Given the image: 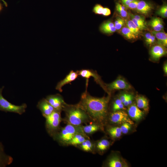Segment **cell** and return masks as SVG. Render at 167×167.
<instances>
[{"instance_id": "cell-13", "label": "cell", "mask_w": 167, "mask_h": 167, "mask_svg": "<svg viewBox=\"0 0 167 167\" xmlns=\"http://www.w3.org/2000/svg\"><path fill=\"white\" fill-rule=\"evenodd\" d=\"M78 75L77 71L75 72L73 71H71L63 79L58 83L56 87V89L59 92H62V87L65 85L75 80L77 78Z\"/></svg>"}, {"instance_id": "cell-22", "label": "cell", "mask_w": 167, "mask_h": 167, "mask_svg": "<svg viewBox=\"0 0 167 167\" xmlns=\"http://www.w3.org/2000/svg\"><path fill=\"white\" fill-rule=\"evenodd\" d=\"M126 27L128 28L134 34L139 37L141 34V31L131 19L125 20Z\"/></svg>"}, {"instance_id": "cell-15", "label": "cell", "mask_w": 167, "mask_h": 167, "mask_svg": "<svg viewBox=\"0 0 167 167\" xmlns=\"http://www.w3.org/2000/svg\"><path fill=\"white\" fill-rule=\"evenodd\" d=\"M13 161V158L5 153L4 146L0 142V167H6L11 164Z\"/></svg>"}, {"instance_id": "cell-3", "label": "cell", "mask_w": 167, "mask_h": 167, "mask_svg": "<svg viewBox=\"0 0 167 167\" xmlns=\"http://www.w3.org/2000/svg\"><path fill=\"white\" fill-rule=\"evenodd\" d=\"M85 134L80 126H76L68 124L62 128L54 136V138L62 144H67L77 134Z\"/></svg>"}, {"instance_id": "cell-35", "label": "cell", "mask_w": 167, "mask_h": 167, "mask_svg": "<svg viewBox=\"0 0 167 167\" xmlns=\"http://www.w3.org/2000/svg\"><path fill=\"white\" fill-rule=\"evenodd\" d=\"M129 16L132 17L137 20L147 24L144 16L141 15H134L131 13H128Z\"/></svg>"}, {"instance_id": "cell-19", "label": "cell", "mask_w": 167, "mask_h": 167, "mask_svg": "<svg viewBox=\"0 0 167 167\" xmlns=\"http://www.w3.org/2000/svg\"><path fill=\"white\" fill-rule=\"evenodd\" d=\"M151 32L157 39L158 44L165 47L167 46V34L163 31L156 32L152 31Z\"/></svg>"}, {"instance_id": "cell-2", "label": "cell", "mask_w": 167, "mask_h": 167, "mask_svg": "<svg viewBox=\"0 0 167 167\" xmlns=\"http://www.w3.org/2000/svg\"><path fill=\"white\" fill-rule=\"evenodd\" d=\"M63 110L65 111L66 119L68 124L80 126L90 119L86 112L77 105H69L67 104Z\"/></svg>"}, {"instance_id": "cell-12", "label": "cell", "mask_w": 167, "mask_h": 167, "mask_svg": "<svg viewBox=\"0 0 167 167\" xmlns=\"http://www.w3.org/2000/svg\"><path fill=\"white\" fill-rule=\"evenodd\" d=\"M37 107L41 111L44 117L49 115L55 110L45 98L42 99L38 102Z\"/></svg>"}, {"instance_id": "cell-21", "label": "cell", "mask_w": 167, "mask_h": 167, "mask_svg": "<svg viewBox=\"0 0 167 167\" xmlns=\"http://www.w3.org/2000/svg\"><path fill=\"white\" fill-rule=\"evenodd\" d=\"M107 165L109 167L124 166L121 159L117 156H113L111 157L108 161Z\"/></svg>"}, {"instance_id": "cell-23", "label": "cell", "mask_w": 167, "mask_h": 167, "mask_svg": "<svg viewBox=\"0 0 167 167\" xmlns=\"http://www.w3.org/2000/svg\"><path fill=\"white\" fill-rule=\"evenodd\" d=\"M119 30L120 33L128 40H135L139 37L132 32L127 27H123Z\"/></svg>"}, {"instance_id": "cell-8", "label": "cell", "mask_w": 167, "mask_h": 167, "mask_svg": "<svg viewBox=\"0 0 167 167\" xmlns=\"http://www.w3.org/2000/svg\"><path fill=\"white\" fill-rule=\"evenodd\" d=\"M109 118L110 122L114 123L120 124L128 122L131 125L134 124L129 117L128 114L122 110L113 111L110 114Z\"/></svg>"}, {"instance_id": "cell-26", "label": "cell", "mask_w": 167, "mask_h": 167, "mask_svg": "<svg viewBox=\"0 0 167 167\" xmlns=\"http://www.w3.org/2000/svg\"><path fill=\"white\" fill-rule=\"evenodd\" d=\"M110 144V143L108 140L106 139H102L97 143L96 147L99 151H103L108 148Z\"/></svg>"}, {"instance_id": "cell-10", "label": "cell", "mask_w": 167, "mask_h": 167, "mask_svg": "<svg viewBox=\"0 0 167 167\" xmlns=\"http://www.w3.org/2000/svg\"><path fill=\"white\" fill-rule=\"evenodd\" d=\"M167 54L166 47L159 44L153 46L150 51L151 58L154 60L158 61Z\"/></svg>"}, {"instance_id": "cell-20", "label": "cell", "mask_w": 167, "mask_h": 167, "mask_svg": "<svg viewBox=\"0 0 167 167\" xmlns=\"http://www.w3.org/2000/svg\"><path fill=\"white\" fill-rule=\"evenodd\" d=\"M86 136L85 134H76L67 144L74 146L79 145L87 139Z\"/></svg>"}, {"instance_id": "cell-45", "label": "cell", "mask_w": 167, "mask_h": 167, "mask_svg": "<svg viewBox=\"0 0 167 167\" xmlns=\"http://www.w3.org/2000/svg\"><path fill=\"white\" fill-rule=\"evenodd\" d=\"M2 9V6H1V4H0V11H1Z\"/></svg>"}, {"instance_id": "cell-7", "label": "cell", "mask_w": 167, "mask_h": 167, "mask_svg": "<svg viewBox=\"0 0 167 167\" xmlns=\"http://www.w3.org/2000/svg\"><path fill=\"white\" fill-rule=\"evenodd\" d=\"M106 89L109 92L118 90H129L132 88L131 86L123 78L118 77L115 80L106 85Z\"/></svg>"}, {"instance_id": "cell-25", "label": "cell", "mask_w": 167, "mask_h": 167, "mask_svg": "<svg viewBox=\"0 0 167 167\" xmlns=\"http://www.w3.org/2000/svg\"><path fill=\"white\" fill-rule=\"evenodd\" d=\"M108 131L110 136L113 138H118L122 135V131L120 127H113L109 128Z\"/></svg>"}, {"instance_id": "cell-9", "label": "cell", "mask_w": 167, "mask_h": 167, "mask_svg": "<svg viewBox=\"0 0 167 167\" xmlns=\"http://www.w3.org/2000/svg\"><path fill=\"white\" fill-rule=\"evenodd\" d=\"M46 99L55 110L60 112L63 110L67 105L62 96L58 94L49 95Z\"/></svg>"}, {"instance_id": "cell-28", "label": "cell", "mask_w": 167, "mask_h": 167, "mask_svg": "<svg viewBox=\"0 0 167 167\" xmlns=\"http://www.w3.org/2000/svg\"><path fill=\"white\" fill-rule=\"evenodd\" d=\"M113 111L126 110V108L121 100L119 98L116 99L114 101L112 107Z\"/></svg>"}, {"instance_id": "cell-41", "label": "cell", "mask_w": 167, "mask_h": 167, "mask_svg": "<svg viewBox=\"0 0 167 167\" xmlns=\"http://www.w3.org/2000/svg\"><path fill=\"white\" fill-rule=\"evenodd\" d=\"M133 0H120L123 6L126 8H127L130 3Z\"/></svg>"}, {"instance_id": "cell-42", "label": "cell", "mask_w": 167, "mask_h": 167, "mask_svg": "<svg viewBox=\"0 0 167 167\" xmlns=\"http://www.w3.org/2000/svg\"><path fill=\"white\" fill-rule=\"evenodd\" d=\"M152 34L150 32L146 33L144 36V38L145 43H146L151 38Z\"/></svg>"}, {"instance_id": "cell-27", "label": "cell", "mask_w": 167, "mask_h": 167, "mask_svg": "<svg viewBox=\"0 0 167 167\" xmlns=\"http://www.w3.org/2000/svg\"><path fill=\"white\" fill-rule=\"evenodd\" d=\"M79 145L82 150L87 152L92 151L93 147V145L92 142L87 139H86Z\"/></svg>"}, {"instance_id": "cell-18", "label": "cell", "mask_w": 167, "mask_h": 167, "mask_svg": "<svg viewBox=\"0 0 167 167\" xmlns=\"http://www.w3.org/2000/svg\"><path fill=\"white\" fill-rule=\"evenodd\" d=\"M148 24L154 31L160 32L163 30L164 26L163 20L159 17L153 18Z\"/></svg>"}, {"instance_id": "cell-40", "label": "cell", "mask_w": 167, "mask_h": 167, "mask_svg": "<svg viewBox=\"0 0 167 167\" xmlns=\"http://www.w3.org/2000/svg\"><path fill=\"white\" fill-rule=\"evenodd\" d=\"M111 13V11L109 8L104 7L102 15L104 16H108Z\"/></svg>"}, {"instance_id": "cell-43", "label": "cell", "mask_w": 167, "mask_h": 167, "mask_svg": "<svg viewBox=\"0 0 167 167\" xmlns=\"http://www.w3.org/2000/svg\"><path fill=\"white\" fill-rule=\"evenodd\" d=\"M163 70L165 74L166 75L167 74V63L166 62L165 63L163 67Z\"/></svg>"}, {"instance_id": "cell-32", "label": "cell", "mask_w": 167, "mask_h": 167, "mask_svg": "<svg viewBox=\"0 0 167 167\" xmlns=\"http://www.w3.org/2000/svg\"><path fill=\"white\" fill-rule=\"evenodd\" d=\"M156 13L164 18L167 17V5L165 4L162 6L156 12Z\"/></svg>"}, {"instance_id": "cell-44", "label": "cell", "mask_w": 167, "mask_h": 167, "mask_svg": "<svg viewBox=\"0 0 167 167\" xmlns=\"http://www.w3.org/2000/svg\"><path fill=\"white\" fill-rule=\"evenodd\" d=\"M0 0L4 2V4L6 6H7V4L6 3L5 1H4L3 0Z\"/></svg>"}, {"instance_id": "cell-39", "label": "cell", "mask_w": 167, "mask_h": 167, "mask_svg": "<svg viewBox=\"0 0 167 167\" xmlns=\"http://www.w3.org/2000/svg\"><path fill=\"white\" fill-rule=\"evenodd\" d=\"M156 42V38L155 36L152 34L151 38L146 44L149 46H151L155 43Z\"/></svg>"}, {"instance_id": "cell-4", "label": "cell", "mask_w": 167, "mask_h": 167, "mask_svg": "<svg viewBox=\"0 0 167 167\" xmlns=\"http://www.w3.org/2000/svg\"><path fill=\"white\" fill-rule=\"evenodd\" d=\"M4 88V86H2L0 88V111L15 113L20 115L24 113L27 107L26 104L24 103L20 105H16L10 102L2 95Z\"/></svg>"}, {"instance_id": "cell-16", "label": "cell", "mask_w": 167, "mask_h": 167, "mask_svg": "<svg viewBox=\"0 0 167 167\" xmlns=\"http://www.w3.org/2000/svg\"><path fill=\"white\" fill-rule=\"evenodd\" d=\"M100 30L104 33L110 34L115 32L116 30L114 23L110 20L103 23L100 27Z\"/></svg>"}, {"instance_id": "cell-24", "label": "cell", "mask_w": 167, "mask_h": 167, "mask_svg": "<svg viewBox=\"0 0 167 167\" xmlns=\"http://www.w3.org/2000/svg\"><path fill=\"white\" fill-rule=\"evenodd\" d=\"M82 128L85 134H91L99 130L100 126L97 124H92L82 126Z\"/></svg>"}, {"instance_id": "cell-36", "label": "cell", "mask_w": 167, "mask_h": 167, "mask_svg": "<svg viewBox=\"0 0 167 167\" xmlns=\"http://www.w3.org/2000/svg\"><path fill=\"white\" fill-rule=\"evenodd\" d=\"M139 1V0H133L130 3L127 8L135 10Z\"/></svg>"}, {"instance_id": "cell-31", "label": "cell", "mask_w": 167, "mask_h": 167, "mask_svg": "<svg viewBox=\"0 0 167 167\" xmlns=\"http://www.w3.org/2000/svg\"><path fill=\"white\" fill-rule=\"evenodd\" d=\"M114 26L117 30H119L125 24V20L122 17H118L114 23Z\"/></svg>"}, {"instance_id": "cell-5", "label": "cell", "mask_w": 167, "mask_h": 167, "mask_svg": "<svg viewBox=\"0 0 167 167\" xmlns=\"http://www.w3.org/2000/svg\"><path fill=\"white\" fill-rule=\"evenodd\" d=\"M60 111L55 110L45 117V127L48 133L54 136L58 132L62 118Z\"/></svg>"}, {"instance_id": "cell-11", "label": "cell", "mask_w": 167, "mask_h": 167, "mask_svg": "<svg viewBox=\"0 0 167 167\" xmlns=\"http://www.w3.org/2000/svg\"><path fill=\"white\" fill-rule=\"evenodd\" d=\"M153 9V6L151 3L144 0H139L135 10L142 15L148 16Z\"/></svg>"}, {"instance_id": "cell-38", "label": "cell", "mask_w": 167, "mask_h": 167, "mask_svg": "<svg viewBox=\"0 0 167 167\" xmlns=\"http://www.w3.org/2000/svg\"><path fill=\"white\" fill-rule=\"evenodd\" d=\"M134 98L133 96L131 94L128 98L123 103L125 106H129L132 104Z\"/></svg>"}, {"instance_id": "cell-1", "label": "cell", "mask_w": 167, "mask_h": 167, "mask_svg": "<svg viewBox=\"0 0 167 167\" xmlns=\"http://www.w3.org/2000/svg\"><path fill=\"white\" fill-rule=\"evenodd\" d=\"M86 90L81 95V100L77 105L84 110L90 119L97 123L103 124L108 114V106L110 95L107 97L97 98L92 96Z\"/></svg>"}, {"instance_id": "cell-37", "label": "cell", "mask_w": 167, "mask_h": 167, "mask_svg": "<svg viewBox=\"0 0 167 167\" xmlns=\"http://www.w3.org/2000/svg\"><path fill=\"white\" fill-rule=\"evenodd\" d=\"M131 94L128 93H122L121 94L119 97V99L123 103L130 97Z\"/></svg>"}, {"instance_id": "cell-29", "label": "cell", "mask_w": 167, "mask_h": 167, "mask_svg": "<svg viewBox=\"0 0 167 167\" xmlns=\"http://www.w3.org/2000/svg\"><path fill=\"white\" fill-rule=\"evenodd\" d=\"M115 8L116 11L122 18H126L129 16L128 13L119 3L118 2L116 3Z\"/></svg>"}, {"instance_id": "cell-33", "label": "cell", "mask_w": 167, "mask_h": 167, "mask_svg": "<svg viewBox=\"0 0 167 167\" xmlns=\"http://www.w3.org/2000/svg\"><path fill=\"white\" fill-rule=\"evenodd\" d=\"M131 124L128 122H124L122 123L120 127L122 133L124 134H127L131 129Z\"/></svg>"}, {"instance_id": "cell-34", "label": "cell", "mask_w": 167, "mask_h": 167, "mask_svg": "<svg viewBox=\"0 0 167 167\" xmlns=\"http://www.w3.org/2000/svg\"><path fill=\"white\" fill-rule=\"evenodd\" d=\"M103 8L104 7L102 5L97 4L94 6L92 11L96 14L102 15Z\"/></svg>"}, {"instance_id": "cell-17", "label": "cell", "mask_w": 167, "mask_h": 167, "mask_svg": "<svg viewBox=\"0 0 167 167\" xmlns=\"http://www.w3.org/2000/svg\"><path fill=\"white\" fill-rule=\"evenodd\" d=\"M135 100L138 107L143 109L146 112H148L149 102L147 98L143 96L138 95L136 96Z\"/></svg>"}, {"instance_id": "cell-30", "label": "cell", "mask_w": 167, "mask_h": 167, "mask_svg": "<svg viewBox=\"0 0 167 167\" xmlns=\"http://www.w3.org/2000/svg\"><path fill=\"white\" fill-rule=\"evenodd\" d=\"M129 16L130 19L134 22L137 27L141 31L143 30H149L147 24L137 20L131 16Z\"/></svg>"}, {"instance_id": "cell-14", "label": "cell", "mask_w": 167, "mask_h": 167, "mask_svg": "<svg viewBox=\"0 0 167 167\" xmlns=\"http://www.w3.org/2000/svg\"><path fill=\"white\" fill-rule=\"evenodd\" d=\"M127 112L128 115L133 120L138 121L143 117L144 113L135 104H132L129 105Z\"/></svg>"}, {"instance_id": "cell-6", "label": "cell", "mask_w": 167, "mask_h": 167, "mask_svg": "<svg viewBox=\"0 0 167 167\" xmlns=\"http://www.w3.org/2000/svg\"><path fill=\"white\" fill-rule=\"evenodd\" d=\"M79 75H80L82 77L86 79L87 80L86 86L88 85V79L91 77L94 78L95 81L99 84L106 91L107 93L110 95L109 92L107 91L106 86L102 81L100 76L97 74L96 71H94L92 70L84 69L77 71Z\"/></svg>"}]
</instances>
